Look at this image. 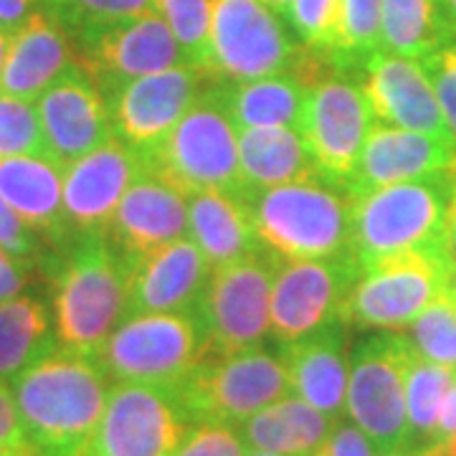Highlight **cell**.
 Masks as SVG:
<instances>
[{
    "label": "cell",
    "mask_w": 456,
    "mask_h": 456,
    "mask_svg": "<svg viewBox=\"0 0 456 456\" xmlns=\"http://www.w3.org/2000/svg\"><path fill=\"white\" fill-rule=\"evenodd\" d=\"M284 16L289 18L305 46L317 51H332L335 31L340 18V0H289Z\"/></svg>",
    "instance_id": "38"
},
{
    "label": "cell",
    "mask_w": 456,
    "mask_h": 456,
    "mask_svg": "<svg viewBox=\"0 0 456 456\" xmlns=\"http://www.w3.org/2000/svg\"><path fill=\"white\" fill-rule=\"evenodd\" d=\"M0 246L28 269H33L44 256L41 236L18 218L3 198H0Z\"/></svg>",
    "instance_id": "41"
},
{
    "label": "cell",
    "mask_w": 456,
    "mask_h": 456,
    "mask_svg": "<svg viewBox=\"0 0 456 456\" xmlns=\"http://www.w3.org/2000/svg\"><path fill=\"white\" fill-rule=\"evenodd\" d=\"M454 160L456 142L375 122L362 145L358 165L345 183V193L358 198L375 188L426 178L452 167Z\"/></svg>",
    "instance_id": "21"
},
{
    "label": "cell",
    "mask_w": 456,
    "mask_h": 456,
    "mask_svg": "<svg viewBox=\"0 0 456 456\" xmlns=\"http://www.w3.org/2000/svg\"><path fill=\"white\" fill-rule=\"evenodd\" d=\"M416 358V347L398 330L370 335L350 355L345 413L378 456L408 452L406 383Z\"/></svg>",
    "instance_id": "6"
},
{
    "label": "cell",
    "mask_w": 456,
    "mask_h": 456,
    "mask_svg": "<svg viewBox=\"0 0 456 456\" xmlns=\"http://www.w3.org/2000/svg\"><path fill=\"white\" fill-rule=\"evenodd\" d=\"M188 431L170 391L114 383L86 456H173Z\"/></svg>",
    "instance_id": "13"
},
{
    "label": "cell",
    "mask_w": 456,
    "mask_h": 456,
    "mask_svg": "<svg viewBox=\"0 0 456 456\" xmlns=\"http://www.w3.org/2000/svg\"><path fill=\"white\" fill-rule=\"evenodd\" d=\"M239 167L244 193L299 180H325L302 134L289 127L239 132Z\"/></svg>",
    "instance_id": "29"
},
{
    "label": "cell",
    "mask_w": 456,
    "mask_h": 456,
    "mask_svg": "<svg viewBox=\"0 0 456 456\" xmlns=\"http://www.w3.org/2000/svg\"><path fill=\"white\" fill-rule=\"evenodd\" d=\"M456 436V380L452 386V391L446 395L444 406H441V416H439V426H436V441L439 444L444 439H452Z\"/></svg>",
    "instance_id": "46"
},
{
    "label": "cell",
    "mask_w": 456,
    "mask_h": 456,
    "mask_svg": "<svg viewBox=\"0 0 456 456\" xmlns=\"http://www.w3.org/2000/svg\"><path fill=\"white\" fill-rule=\"evenodd\" d=\"M236 132L272 130V127H302L310 89L292 74H277L251 82H233L216 86Z\"/></svg>",
    "instance_id": "27"
},
{
    "label": "cell",
    "mask_w": 456,
    "mask_h": 456,
    "mask_svg": "<svg viewBox=\"0 0 456 456\" xmlns=\"http://www.w3.org/2000/svg\"><path fill=\"white\" fill-rule=\"evenodd\" d=\"M454 178L446 170L368 191L353 200L350 251L362 272L421 251L452 248L446 236Z\"/></svg>",
    "instance_id": "2"
},
{
    "label": "cell",
    "mask_w": 456,
    "mask_h": 456,
    "mask_svg": "<svg viewBox=\"0 0 456 456\" xmlns=\"http://www.w3.org/2000/svg\"><path fill=\"white\" fill-rule=\"evenodd\" d=\"M127 274V314H178L198 307L211 264L193 239H178L145 254L122 256Z\"/></svg>",
    "instance_id": "18"
},
{
    "label": "cell",
    "mask_w": 456,
    "mask_h": 456,
    "mask_svg": "<svg viewBox=\"0 0 456 456\" xmlns=\"http://www.w3.org/2000/svg\"><path fill=\"white\" fill-rule=\"evenodd\" d=\"M77 61L71 36L59 18L38 8L13 36L0 77L3 97L36 102Z\"/></svg>",
    "instance_id": "22"
},
{
    "label": "cell",
    "mask_w": 456,
    "mask_h": 456,
    "mask_svg": "<svg viewBox=\"0 0 456 456\" xmlns=\"http://www.w3.org/2000/svg\"><path fill=\"white\" fill-rule=\"evenodd\" d=\"M449 44L454 41L441 0H383L380 51L424 61Z\"/></svg>",
    "instance_id": "31"
},
{
    "label": "cell",
    "mask_w": 456,
    "mask_h": 456,
    "mask_svg": "<svg viewBox=\"0 0 456 456\" xmlns=\"http://www.w3.org/2000/svg\"><path fill=\"white\" fill-rule=\"evenodd\" d=\"M107 236H112L122 256L145 254L185 239L188 198L145 170L119 200Z\"/></svg>",
    "instance_id": "23"
},
{
    "label": "cell",
    "mask_w": 456,
    "mask_h": 456,
    "mask_svg": "<svg viewBox=\"0 0 456 456\" xmlns=\"http://www.w3.org/2000/svg\"><path fill=\"white\" fill-rule=\"evenodd\" d=\"M59 347L49 307L31 294L0 302V380L13 383Z\"/></svg>",
    "instance_id": "30"
},
{
    "label": "cell",
    "mask_w": 456,
    "mask_h": 456,
    "mask_svg": "<svg viewBox=\"0 0 456 456\" xmlns=\"http://www.w3.org/2000/svg\"><path fill=\"white\" fill-rule=\"evenodd\" d=\"M439 99L444 119L456 137V41L421 61Z\"/></svg>",
    "instance_id": "40"
},
{
    "label": "cell",
    "mask_w": 456,
    "mask_h": 456,
    "mask_svg": "<svg viewBox=\"0 0 456 456\" xmlns=\"http://www.w3.org/2000/svg\"><path fill=\"white\" fill-rule=\"evenodd\" d=\"M272 287L274 256L266 248L211 269L196 307L206 358H224L259 347L272 332Z\"/></svg>",
    "instance_id": "9"
},
{
    "label": "cell",
    "mask_w": 456,
    "mask_h": 456,
    "mask_svg": "<svg viewBox=\"0 0 456 456\" xmlns=\"http://www.w3.org/2000/svg\"><path fill=\"white\" fill-rule=\"evenodd\" d=\"M380 8L383 0H340L332 59L340 66L362 64L380 51Z\"/></svg>",
    "instance_id": "34"
},
{
    "label": "cell",
    "mask_w": 456,
    "mask_h": 456,
    "mask_svg": "<svg viewBox=\"0 0 456 456\" xmlns=\"http://www.w3.org/2000/svg\"><path fill=\"white\" fill-rule=\"evenodd\" d=\"M23 155L53 160L36 102L0 94V160L23 158Z\"/></svg>",
    "instance_id": "37"
},
{
    "label": "cell",
    "mask_w": 456,
    "mask_h": 456,
    "mask_svg": "<svg viewBox=\"0 0 456 456\" xmlns=\"http://www.w3.org/2000/svg\"><path fill=\"white\" fill-rule=\"evenodd\" d=\"M335 426V419L289 393L287 398L261 408L259 413L246 419L244 441L248 449L272 454L317 456Z\"/></svg>",
    "instance_id": "28"
},
{
    "label": "cell",
    "mask_w": 456,
    "mask_h": 456,
    "mask_svg": "<svg viewBox=\"0 0 456 456\" xmlns=\"http://www.w3.org/2000/svg\"><path fill=\"white\" fill-rule=\"evenodd\" d=\"M248 456H281V454H272V452H259V449H248Z\"/></svg>",
    "instance_id": "52"
},
{
    "label": "cell",
    "mask_w": 456,
    "mask_h": 456,
    "mask_svg": "<svg viewBox=\"0 0 456 456\" xmlns=\"http://www.w3.org/2000/svg\"><path fill=\"white\" fill-rule=\"evenodd\" d=\"M71 44L77 64L107 92L137 77L185 64L180 44L158 13L74 33Z\"/></svg>",
    "instance_id": "14"
},
{
    "label": "cell",
    "mask_w": 456,
    "mask_h": 456,
    "mask_svg": "<svg viewBox=\"0 0 456 456\" xmlns=\"http://www.w3.org/2000/svg\"><path fill=\"white\" fill-rule=\"evenodd\" d=\"M145 173L140 150L114 134L110 142L64 167V213L77 236H107L119 200Z\"/></svg>",
    "instance_id": "17"
},
{
    "label": "cell",
    "mask_w": 456,
    "mask_h": 456,
    "mask_svg": "<svg viewBox=\"0 0 456 456\" xmlns=\"http://www.w3.org/2000/svg\"><path fill=\"white\" fill-rule=\"evenodd\" d=\"M292 395L340 421L347 403L350 355L345 353V332L338 322L320 327L302 340L284 347Z\"/></svg>",
    "instance_id": "24"
},
{
    "label": "cell",
    "mask_w": 456,
    "mask_h": 456,
    "mask_svg": "<svg viewBox=\"0 0 456 456\" xmlns=\"http://www.w3.org/2000/svg\"><path fill=\"white\" fill-rule=\"evenodd\" d=\"M289 393L292 383L284 358L254 347L224 358H203L180 380L173 398L191 424L233 426Z\"/></svg>",
    "instance_id": "7"
},
{
    "label": "cell",
    "mask_w": 456,
    "mask_h": 456,
    "mask_svg": "<svg viewBox=\"0 0 456 456\" xmlns=\"http://www.w3.org/2000/svg\"><path fill=\"white\" fill-rule=\"evenodd\" d=\"M28 277H31V269L0 246V302H8L23 292Z\"/></svg>",
    "instance_id": "44"
},
{
    "label": "cell",
    "mask_w": 456,
    "mask_h": 456,
    "mask_svg": "<svg viewBox=\"0 0 456 456\" xmlns=\"http://www.w3.org/2000/svg\"><path fill=\"white\" fill-rule=\"evenodd\" d=\"M140 155L150 175L185 198L203 191L244 196L239 132L231 125L216 86L198 97L160 145Z\"/></svg>",
    "instance_id": "5"
},
{
    "label": "cell",
    "mask_w": 456,
    "mask_h": 456,
    "mask_svg": "<svg viewBox=\"0 0 456 456\" xmlns=\"http://www.w3.org/2000/svg\"><path fill=\"white\" fill-rule=\"evenodd\" d=\"M317 456H378V452L358 426L338 421L335 431L330 434V439Z\"/></svg>",
    "instance_id": "43"
},
{
    "label": "cell",
    "mask_w": 456,
    "mask_h": 456,
    "mask_svg": "<svg viewBox=\"0 0 456 456\" xmlns=\"http://www.w3.org/2000/svg\"><path fill=\"white\" fill-rule=\"evenodd\" d=\"M53 163L66 167L114 137L110 107L97 82L77 61L36 99Z\"/></svg>",
    "instance_id": "19"
},
{
    "label": "cell",
    "mask_w": 456,
    "mask_h": 456,
    "mask_svg": "<svg viewBox=\"0 0 456 456\" xmlns=\"http://www.w3.org/2000/svg\"><path fill=\"white\" fill-rule=\"evenodd\" d=\"M362 71L365 82L360 86L375 122L456 142L421 61L378 51L365 61Z\"/></svg>",
    "instance_id": "20"
},
{
    "label": "cell",
    "mask_w": 456,
    "mask_h": 456,
    "mask_svg": "<svg viewBox=\"0 0 456 456\" xmlns=\"http://www.w3.org/2000/svg\"><path fill=\"white\" fill-rule=\"evenodd\" d=\"M261 248L287 261L335 259L350 251L353 200L322 180L244 193Z\"/></svg>",
    "instance_id": "4"
},
{
    "label": "cell",
    "mask_w": 456,
    "mask_h": 456,
    "mask_svg": "<svg viewBox=\"0 0 456 456\" xmlns=\"http://www.w3.org/2000/svg\"><path fill=\"white\" fill-rule=\"evenodd\" d=\"M206 77L211 74L180 64L130 79L107 92V107L117 137L140 152L160 145L203 94L200 86Z\"/></svg>",
    "instance_id": "16"
},
{
    "label": "cell",
    "mask_w": 456,
    "mask_h": 456,
    "mask_svg": "<svg viewBox=\"0 0 456 456\" xmlns=\"http://www.w3.org/2000/svg\"><path fill=\"white\" fill-rule=\"evenodd\" d=\"M0 456H33L31 452H11V449H0Z\"/></svg>",
    "instance_id": "51"
},
{
    "label": "cell",
    "mask_w": 456,
    "mask_h": 456,
    "mask_svg": "<svg viewBox=\"0 0 456 456\" xmlns=\"http://www.w3.org/2000/svg\"><path fill=\"white\" fill-rule=\"evenodd\" d=\"M302 49L261 0H211V77L251 82L289 74Z\"/></svg>",
    "instance_id": "12"
},
{
    "label": "cell",
    "mask_w": 456,
    "mask_h": 456,
    "mask_svg": "<svg viewBox=\"0 0 456 456\" xmlns=\"http://www.w3.org/2000/svg\"><path fill=\"white\" fill-rule=\"evenodd\" d=\"M152 5L170 26L185 64L211 74V0H152Z\"/></svg>",
    "instance_id": "33"
},
{
    "label": "cell",
    "mask_w": 456,
    "mask_h": 456,
    "mask_svg": "<svg viewBox=\"0 0 456 456\" xmlns=\"http://www.w3.org/2000/svg\"><path fill=\"white\" fill-rule=\"evenodd\" d=\"M452 299L456 302V272H454V284H452Z\"/></svg>",
    "instance_id": "54"
},
{
    "label": "cell",
    "mask_w": 456,
    "mask_h": 456,
    "mask_svg": "<svg viewBox=\"0 0 456 456\" xmlns=\"http://www.w3.org/2000/svg\"><path fill=\"white\" fill-rule=\"evenodd\" d=\"M203 358L206 345L198 320L191 312H178L125 317L94 360L114 383L173 393Z\"/></svg>",
    "instance_id": "8"
},
{
    "label": "cell",
    "mask_w": 456,
    "mask_h": 456,
    "mask_svg": "<svg viewBox=\"0 0 456 456\" xmlns=\"http://www.w3.org/2000/svg\"><path fill=\"white\" fill-rule=\"evenodd\" d=\"M446 236H449V246H452V251H454V256H456V191H454V196H452V203H449Z\"/></svg>",
    "instance_id": "47"
},
{
    "label": "cell",
    "mask_w": 456,
    "mask_h": 456,
    "mask_svg": "<svg viewBox=\"0 0 456 456\" xmlns=\"http://www.w3.org/2000/svg\"><path fill=\"white\" fill-rule=\"evenodd\" d=\"M264 5H269L274 13H284L287 11V5H289V0H261Z\"/></svg>",
    "instance_id": "50"
},
{
    "label": "cell",
    "mask_w": 456,
    "mask_h": 456,
    "mask_svg": "<svg viewBox=\"0 0 456 456\" xmlns=\"http://www.w3.org/2000/svg\"><path fill=\"white\" fill-rule=\"evenodd\" d=\"M383 456H416L413 452H398V454H383Z\"/></svg>",
    "instance_id": "53"
},
{
    "label": "cell",
    "mask_w": 456,
    "mask_h": 456,
    "mask_svg": "<svg viewBox=\"0 0 456 456\" xmlns=\"http://www.w3.org/2000/svg\"><path fill=\"white\" fill-rule=\"evenodd\" d=\"M173 456H248V444L228 424H196Z\"/></svg>",
    "instance_id": "39"
},
{
    "label": "cell",
    "mask_w": 456,
    "mask_h": 456,
    "mask_svg": "<svg viewBox=\"0 0 456 456\" xmlns=\"http://www.w3.org/2000/svg\"><path fill=\"white\" fill-rule=\"evenodd\" d=\"M0 449H11V452H31L26 431L20 424V413H18L16 395L11 383L0 380Z\"/></svg>",
    "instance_id": "42"
},
{
    "label": "cell",
    "mask_w": 456,
    "mask_h": 456,
    "mask_svg": "<svg viewBox=\"0 0 456 456\" xmlns=\"http://www.w3.org/2000/svg\"><path fill=\"white\" fill-rule=\"evenodd\" d=\"M11 388L33 456H86L110 395L97 360L56 347Z\"/></svg>",
    "instance_id": "1"
},
{
    "label": "cell",
    "mask_w": 456,
    "mask_h": 456,
    "mask_svg": "<svg viewBox=\"0 0 456 456\" xmlns=\"http://www.w3.org/2000/svg\"><path fill=\"white\" fill-rule=\"evenodd\" d=\"M456 370L428 362L421 355L416 358L406 383V416H408V452H419L436 441L441 406L452 391Z\"/></svg>",
    "instance_id": "32"
},
{
    "label": "cell",
    "mask_w": 456,
    "mask_h": 456,
    "mask_svg": "<svg viewBox=\"0 0 456 456\" xmlns=\"http://www.w3.org/2000/svg\"><path fill=\"white\" fill-rule=\"evenodd\" d=\"M0 198L26 226L46 239H64V167L49 158L0 160Z\"/></svg>",
    "instance_id": "25"
},
{
    "label": "cell",
    "mask_w": 456,
    "mask_h": 456,
    "mask_svg": "<svg viewBox=\"0 0 456 456\" xmlns=\"http://www.w3.org/2000/svg\"><path fill=\"white\" fill-rule=\"evenodd\" d=\"M456 256L452 248L408 254L362 272L350 289L342 322L403 330L436 299L452 294Z\"/></svg>",
    "instance_id": "10"
},
{
    "label": "cell",
    "mask_w": 456,
    "mask_h": 456,
    "mask_svg": "<svg viewBox=\"0 0 456 456\" xmlns=\"http://www.w3.org/2000/svg\"><path fill=\"white\" fill-rule=\"evenodd\" d=\"M53 330L59 347L97 358L127 314V274L107 236H77L53 274Z\"/></svg>",
    "instance_id": "3"
},
{
    "label": "cell",
    "mask_w": 456,
    "mask_h": 456,
    "mask_svg": "<svg viewBox=\"0 0 456 456\" xmlns=\"http://www.w3.org/2000/svg\"><path fill=\"white\" fill-rule=\"evenodd\" d=\"M11 36L5 28H0V77H3V66H5V56H8V46H11Z\"/></svg>",
    "instance_id": "49"
},
{
    "label": "cell",
    "mask_w": 456,
    "mask_h": 456,
    "mask_svg": "<svg viewBox=\"0 0 456 456\" xmlns=\"http://www.w3.org/2000/svg\"><path fill=\"white\" fill-rule=\"evenodd\" d=\"M408 330V340L421 358L456 370V302L452 294L428 305Z\"/></svg>",
    "instance_id": "35"
},
{
    "label": "cell",
    "mask_w": 456,
    "mask_h": 456,
    "mask_svg": "<svg viewBox=\"0 0 456 456\" xmlns=\"http://www.w3.org/2000/svg\"><path fill=\"white\" fill-rule=\"evenodd\" d=\"M188 233L211 269L261 251L251 208L239 193L203 191L188 196Z\"/></svg>",
    "instance_id": "26"
},
{
    "label": "cell",
    "mask_w": 456,
    "mask_h": 456,
    "mask_svg": "<svg viewBox=\"0 0 456 456\" xmlns=\"http://www.w3.org/2000/svg\"><path fill=\"white\" fill-rule=\"evenodd\" d=\"M360 277L362 266L353 251L320 261H287L274 256L269 335L281 345H289L320 327L342 322L345 299Z\"/></svg>",
    "instance_id": "11"
},
{
    "label": "cell",
    "mask_w": 456,
    "mask_h": 456,
    "mask_svg": "<svg viewBox=\"0 0 456 456\" xmlns=\"http://www.w3.org/2000/svg\"><path fill=\"white\" fill-rule=\"evenodd\" d=\"M69 36L155 13L152 0H41Z\"/></svg>",
    "instance_id": "36"
},
{
    "label": "cell",
    "mask_w": 456,
    "mask_h": 456,
    "mask_svg": "<svg viewBox=\"0 0 456 456\" xmlns=\"http://www.w3.org/2000/svg\"><path fill=\"white\" fill-rule=\"evenodd\" d=\"M373 125V112L362 86L335 77L310 89L299 134L320 175L345 188Z\"/></svg>",
    "instance_id": "15"
},
{
    "label": "cell",
    "mask_w": 456,
    "mask_h": 456,
    "mask_svg": "<svg viewBox=\"0 0 456 456\" xmlns=\"http://www.w3.org/2000/svg\"><path fill=\"white\" fill-rule=\"evenodd\" d=\"M41 0H0V28L16 33L38 11Z\"/></svg>",
    "instance_id": "45"
},
{
    "label": "cell",
    "mask_w": 456,
    "mask_h": 456,
    "mask_svg": "<svg viewBox=\"0 0 456 456\" xmlns=\"http://www.w3.org/2000/svg\"><path fill=\"white\" fill-rule=\"evenodd\" d=\"M441 8H444V18H446L449 33H452V41H456V0H441Z\"/></svg>",
    "instance_id": "48"
}]
</instances>
